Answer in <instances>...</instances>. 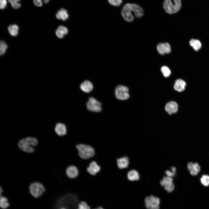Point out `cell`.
I'll return each mask as SVG.
<instances>
[{"mask_svg": "<svg viewBox=\"0 0 209 209\" xmlns=\"http://www.w3.org/2000/svg\"><path fill=\"white\" fill-rule=\"evenodd\" d=\"M109 3L115 6H119L122 3V0H108Z\"/></svg>", "mask_w": 209, "mask_h": 209, "instance_id": "cell-30", "label": "cell"}, {"mask_svg": "<svg viewBox=\"0 0 209 209\" xmlns=\"http://www.w3.org/2000/svg\"><path fill=\"white\" fill-rule=\"evenodd\" d=\"M160 200L159 198L151 195L145 199V206L147 209H159Z\"/></svg>", "mask_w": 209, "mask_h": 209, "instance_id": "cell-5", "label": "cell"}, {"mask_svg": "<svg viewBox=\"0 0 209 209\" xmlns=\"http://www.w3.org/2000/svg\"><path fill=\"white\" fill-rule=\"evenodd\" d=\"M189 43L190 45L196 51L199 50L201 48V42L197 39H191L190 40Z\"/></svg>", "mask_w": 209, "mask_h": 209, "instance_id": "cell-22", "label": "cell"}, {"mask_svg": "<svg viewBox=\"0 0 209 209\" xmlns=\"http://www.w3.org/2000/svg\"><path fill=\"white\" fill-rule=\"evenodd\" d=\"M118 167L120 169L127 168L129 164V159L128 157L124 156L116 160Z\"/></svg>", "mask_w": 209, "mask_h": 209, "instance_id": "cell-15", "label": "cell"}, {"mask_svg": "<svg viewBox=\"0 0 209 209\" xmlns=\"http://www.w3.org/2000/svg\"><path fill=\"white\" fill-rule=\"evenodd\" d=\"M128 88L125 86L119 85L115 89V94L116 97L118 99L124 100L127 99L129 97Z\"/></svg>", "mask_w": 209, "mask_h": 209, "instance_id": "cell-8", "label": "cell"}, {"mask_svg": "<svg viewBox=\"0 0 209 209\" xmlns=\"http://www.w3.org/2000/svg\"><path fill=\"white\" fill-rule=\"evenodd\" d=\"M55 130L56 134L60 136L65 135L66 133V129L65 125L61 123L56 124Z\"/></svg>", "mask_w": 209, "mask_h": 209, "instance_id": "cell-16", "label": "cell"}, {"mask_svg": "<svg viewBox=\"0 0 209 209\" xmlns=\"http://www.w3.org/2000/svg\"><path fill=\"white\" fill-rule=\"evenodd\" d=\"M178 106L175 102L171 101L167 103L165 106L166 111L169 114L176 113L178 110Z\"/></svg>", "mask_w": 209, "mask_h": 209, "instance_id": "cell-11", "label": "cell"}, {"mask_svg": "<svg viewBox=\"0 0 209 209\" xmlns=\"http://www.w3.org/2000/svg\"><path fill=\"white\" fill-rule=\"evenodd\" d=\"M66 173L70 178H74L78 175V171L77 168L74 166L71 165L68 167L66 169Z\"/></svg>", "mask_w": 209, "mask_h": 209, "instance_id": "cell-14", "label": "cell"}, {"mask_svg": "<svg viewBox=\"0 0 209 209\" xmlns=\"http://www.w3.org/2000/svg\"><path fill=\"white\" fill-rule=\"evenodd\" d=\"M37 139L33 137H27L20 140L19 142L18 145L22 150L28 153H32L34 151L33 147L37 144Z\"/></svg>", "mask_w": 209, "mask_h": 209, "instance_id": "cell-2", "label": "cell"}, {"mask_svg": "<svg viewBox=\"0 0 209 209\" xmlns=\"http://www.w3.org/2000/svg\"><path fill=\"white\" fill-rule=\"evenodd\" d=\"M68 33V30L67 28L62 25L59 26L55 31L56 36L60 38H62Z\"/></svg>", "mask_w": 209, "mask_h": 209, "instance_id": "cell-20", "label": "cell"}, {"mask_svg": "<svg viewBox=\"0 0 209 209\" xmlns=\"http://www.w3.org/2000/svg\"><path fill=\"white\" fill-rule=\"evenodd\" d=\"M92 209H105L103 207L101 206H99L95 208Z\"/></svg>", "mask_w": 209, "mask_h": 209, "instance_id": "cell-35", "label": "cell"}, {"mask_svg": "<svg viewBox=\"0 0 209 209\" xmlns=\"http://www.w3.org/2000/svg\"><path fill=\"white\" fill-rule=\"evenodd\" d=\"M20 0H8L9 2L11 4L19 3Z\"/></svg>", "mask_w": 209, "mask_h": 209, "instance_id": "cell-34", "label": "cell"}, {"mask_svg": "<svg viewBox=\"0 0 209 209\" xmlns=\"http://www.w3.org/2000/svg\"><path fill=\"white\" fill-rule=\"evenodd\" d=\"M100 169V167L95 161L91 162L89 164V167L87 168V172L92 175H96Z\"/></svg>", "mask_w": 209, "mask_h": 209, "instance_id": "cell-13", "label": "cell"}, {"mask_svg": "<svg viewBox=\"0 0 209 209\" xmlns=\"http://www.w3.org/2000/svg\"><path fill=\"white\" fill-rule=\"evenodd\" d=\"M133 13L138 18L142 17L143 14V9L138 5L132 3H127L123 8L121 11L122 15L126 21L131 22L134 19Z\"/></svg>", "mask_w": 209, "mask_h": 209, "instance_id": "cell-1", "label": "cell"}, {"mask_svg": "<svg viewBox=\"0 0 209 209\" xmlns=\"http://www.w3.org/2000/svg\"><path fill=\"white\" fill-rule=\"evenodd\" d=\"M157 49L158 53L161 55H164L165 53V43H160L157 46Z\"/></svg>", "mask_w": 209, "mask_h": 209, "instance_id": "cell-25", "label": "cell"}, {"mask_svg": "<svg viewBox=\"0 0 209 209\" xmlns=\"http://www.w3.org/2000/svg\"><path fill=\"white\" fill-rule=\"evenodd\" d=\"M93 87L92 83L87 80L83 81L80 85L81 90L86 93H89L93 89Z\"/></svg>", "mask_w": 209, "mask_h": 209, "instance_id": "cell-12", "label": "cell"}, {"mask_svg": "<svg viewBox=\"0 0 209 209\" xmlns=\"http://www.w3.org/2000/svg\"><path fill=\"white\" fill-rule=\"evenodd\" d=\"M34 4L37 6L41 7L43 5V3L42 0H33Z\"/></svg>", "mask_w": 209, "mask_h": 209, "instance_id": "cell-32", "label": "cell"}, {"mask_svg": "<svg viewBox=\"0 0 209 209\" xmlns=\"http://www.w3.org/2000/svg\"><path fill=\"white\" fill-rule=\"evenodd\" d=\"M7 0H0V8L1 9H4L7 6Z\"/></svg>", "mask_w": 209, "mask_h": 209, "instance_id": "cell-31", "label": "cell"}, {"mask_svg": "<svg viewBox=\"0 0 209 209\" xmlns=\"http://www.w3.org/2000/svg\"><path fill=\"white\" fill-rule=\"evenodd\" d=\"M77 209H91V207L86 202L81 201L78 204Z\"/></svg>", "mask_w": 209, "mask_h": 209, "instance_id": "cell-26", "label": "cell"}, {"mask_svg": "<svg viewBox=\"0 0 209 209\" xmlns=\"http://www.w3.org/2000/svg\"><path fill=\"white\" fill-rule=\"evenodd\" d=\"M60 209H67L66 208L64 207H61V208H60Z\"/></svg>", "mask_w": 209, "mask_h": 209, "instance_id": "cell-37", "label": "cell"}, {"mask_svg": "<svg viewBox=\"0 0 209 209\" xmlns=\"http://www.w3.org/2000/svg\"><path fill=\"white\" fill-rule=\"evenodd\" d=\"M127 177L128 179L130 181H137L139 179L140 175L137 171L135 170H132L128 172Z\"/></svg>", "mask_w": 209, "mask_h": 209, "instance_id": "cell-18", "label": "cell"}, {"mask_svg": "<svg viewBox=\"0 0 209 209\" xmlns=\"http://www.w3.org/2000/svg\"><path fill=\"white\" fill-rule=\"evenodd\" d=\"M11 5L12 7L15 9H18L21 6V4L19 3L11 4Z\"/></svg>", "mask_w": 209, "mask_h": 209, "instance_id": "cell-33", "label": "cell"}, {"mask_svg": "<svg viewBox=\"0 0 209 209\" xmlns=\"http://www.w3.org/2000/svg\"><path fill=\"white\" fill-rule=\"evenodd\" d=\"M101 104L94 97H90L86 103L87 109L91 111L99 112L102 111Z\"/></svg>", "mask_w": 209, "mask_h": 209, "instance_id": "cell-7", "label": "cell"}, {"mask_svg": "<svg viewBox=\"0 0 209 209\" xmlns=\"http://www.w3.org/2000/svg\"><path fill=\"white\" fill-rule=\"evenodd\" d=\"M187 167L190 174L192 176L197 175L200 170V167L197 163L189 162L188 164Z\"/></svg>", "mask_w": 209, "mask_h": 209, "instance_id": "cell-10", "label": "cell"}, {"mask_svg": "<svg viewBox=\"0 0 209 209\" xmlns=\"http://www.w3.org/2000/svg\"><path fill=\"white\" fill-rule=\"evenodd\" d=\"M201 184L204 186L207 187L209 185V176L203 175L200 179Z\"/></svg>", "mask_w": 209, "mask_h": 209, "instance_id": "cell-24", "label": "cell"}, {"mask_svg": "<svg viewBox=\"0 0 209 209\" xmlns=\"http://www.w3.org/2000/svg\"><path fill=\"white\" fill-rule=\"evenodd\" d=\"M44 0V1L45 3H47L49 2V0Z\"/></svg>", "mask_w": 209, "mask_h": 209, "instance_id": "cell-36", "label": "cell"}, {"mask_svg": "<svg viewBox=\"0 0 209 209\" xmlns=\"http://www.w3.org/2000/svg\"><path fill=\"white\" fill-rule=\"evenodd\" d=\"M174 3L171 0H165L163 7L165 11L167 13L172 14L178 12L180 9L181 5V0H174Z\"/></svg>", "mask_w": 209, "mask_h": 209, "instance_id": "cell-3", "label": "cell"}, {"mask_svg": "<svg viewBox=\"0 0 209 209\" xmlns=\"http://www.w3.org/2000/svg\"><path fill=\"white\" fill-rule=\"evenodd\" d=\"M8 30L11 35L15 36L18 34L19 27L16 24L11 25L8 27Z\"/></svg>", "mask_w": 209, "mask_h": 209, "instance_id": "cell-21", "label": "cell"}, {"mask_svg": "<svg viewBox=\"0 0 209 209\" xmlns=\"http://www.w3.org/2000/svg\"><path fill=\"white\" fill-rule=\"evenodd\" d=\"M79 156L83 159H88L92 157L95 151L91 146L85 144H80L76 146Z\"/></svg>", "mask_w": 209, "mask_h": 209, "instance_id": "cell-4", "label": "cell"}, {"mask_svg": "<svg viewBox=\"0 0 209 209\" xmlns=\"http://www.w3.org/2000/svg\"><path fill=\"white\" fill-rule=\"evenodd\" d=\"M29 188L31 194L35 198H37L41 196L45 190L43 185L37 182L31 183L29 186Z\"/></svg>", "mask_w": 209, "mask_h": 209, "instance_id": "cell-6", "label": "cell"}, {"mask_svg": "<svg viewBox=\"0 0 209 209\" xmlns=\"http://www.w3.org/2000/svg\"><path fill=\"white\" fill-rule=\"evenodd\" d=\"M171 170H167L165 172V174L167 176L171 177L174 176L175 174L176 171V168L174 167H172L171 168Z\"/></svg>", "mask_w": 209, "mask_h": 209, "instance_id": "cell-29", "label": "cell"}, {"mask_svg": "<svg viewBox=\"0 0 209 209\" xmlns=\"http://www.w3.org/2000/svg\"><path fill=\"white\" fill-rule=\"evenodd\" d=\"M9 203L8 199L5 197H1L0 199V206L2 209H6L9 206Z\"/></svg>", "mask_w": 209, "mask_h": 209, "instance_id": "cell-23", "label": "cell"}, {"mask_svg": "<svg viewBox=\"0 0 209 209\" xmlns=\"http://www.w3.org/2000/svg\"><path fill=\"white\" fill-rule=\"evenodd\" d=\"M7 48L6 44L4 42L1 41L0 42V55H1L5 52Z\"/></svg>", "mask_w": 209, "mask_h": 209, "instance_id": "cell-28", "label": "cell"}, {"mask_svg": "<svg viewBox=\"0 0 209 209\" xmlns=\"http://www.w3.org/2000/svg\"><path fill=\"white\" fill-rule=\"evenodd\" d=\"M185 82L181 79H179L176 80L174 85V89L179 92L183 91L186 86Z\"/></svg>", "mask_w": 209, "mask_h": 209, "instance_id": "cell-17", "label": "cell"}, {"mask_svg": "<svg viewBox=\"0 0 209 209\" xmlns=\"http://www.w3.org/2000/svg\"><path fill=\"white\" fill-rule=\"evenodd\" d=\"M56 16L58 19L63 21L67 20L69 17L67 10L64 8L59 10L56 13Z\"/></svg>", "mask_w": 209, "mask_h": 209, "instance_id": "cell-19", "label": "cell"}, {"mask_svg": "<svg viewBox=\"0 0 209 209\" xmlns=\"http://www.w3.org/2000/svg\"><path fill=\"white\" fill-rule=\"evenodd\" d=\"M172 177L168 176H164L160 181L161 185L168 193L172 192L174 189V185L173 182Z\"/></svg>", "mask_w": 209, "mask_h": 209, "instance_id": "cell-9", "label": "cell"}, {"mask_svg": "<svg viewBox=\"0 0 209 209\" xmlns=\"http://www.w3.org/2000/svg\"><path fill=\"white\" fill-rule=\"evenodd\" d=\"M161 70L163 75L165 77H168L169 76L170 74V70L167 66H163L161 68Z\"/></svg>", "mask_w": 209, "mask_h": 209, "instance_id": "cell-27", "label": "cell"}]
</instances>
